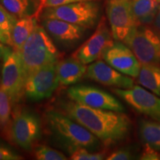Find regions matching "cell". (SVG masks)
Here are the masks:
<instances>
[{"instance_id": "d6a6232c", "label": "cell", "mask_w": 160, "mask_h": 160, "mask_svg": "<svg viewBox=\"0 0 160 160\" xmlns=\"http://www.w3.org/2000/svg\"><path fill=\"white\" fill-rule=\"evenodd\" d=\"M155 24L158 28L160 30V5H159V8H158L157 13L155 17Z\"/></svg>"}, {"instance_id": "836d02e7", "label": "cell", "mask_w": 160, "mask_h": 160, "mask_svg": "<svg viewBox=\"0 0 160 160\" xmlns=\"http://www.w3.org/2000/svg\"><path fill=\"white\" fill-rule=\"evenodd\" d=\"M157 1H158V2H159L160 3V0H157Z\"/></svg>"}, {"instance_id": "4fadbf2b", "label": "cell", "mask_w": 160, "mask_h": 160, "mask_svg": "<svg viewBox=\"0 0 160 160\" xmlns=\"http://www.w3.org/2000/svg\"><path fill=\"white\" fill-rule=\"evenodd\" d=\"M102 58L105 62L123 74L132 78L139 76L141 64L133 52L122 42H114Z\"/></svg>"}, {"instance_id": "1f68e13d", "label": "cell", "mask_w": 160, "mask_h": 160, "mask_svg": "<svg viewBox=\"0 0 160 160\" xmlns=\"http://www.w3.org/2000/svg\"><path fill=\"white\" fill-rule=\"evenodd\" d=\"M45 2H46V0H39V6H38L37 11H36L35 13H34V14L36 15V17H37V19L39 17V15L41 14L42 13L43 10L45 9Z\"/></svg>"}, {"instance_id": "8992f818", "label": "cell", "mask_w": 160, "mask_h": 160, "mask_svg": "<svg viewBox=\"0 0 160 160\" xmlns=\"http://www.w3.org/2000/svg\"><path fill=\"white\" fill-rule=\"evenodd\" d=\"M27 76L19 52L11 51L3 60L0 88L8 96L11 105H15L25 95Z\"/></svg>"}, {"instance_id": "603a6c76", "label": "cell", "mask_w": 160, "mask_h": 160, "mask_svg": "<svg viewBox=\"0 0 160 160\" xmlns=\"http://www.w3.org/2000/svg\"><path fill=\"white\" fill-rule=\"evenodd\" d=\"M34 155L38 160H67L68 158L57 150L39 145L35 148Z\"/></svg>"}, {"instance_id": "7c38bea8", "label": "cell", "mask_w": 160, "mask_h": 160, "mask_svg": "<svg viewBox=\"0 0 160 160\" xmlns=\"http://www.w3.org/2000/svg\"><path fill=\"white\" fill-rule=\"evenodd\" d=\"M107 16L113 39L123 42L138 24L132 13L130 0H108Z\"/></svg>"}, {"instance_id": "5b68a950", "label": "cell", "mask_w": 160, "mask_h": 160, "mask_svg": "<svg viewBox=\"0 0 160 160\" xmlns=\"http://www.w3.org/2000/svg\"><path fill=\"white\" fill-rule=\"evenodd\" d=\"M123 42L133 52L141 65H160V36L150 28L139 25Z\"/></svg>"}, {"instance_id": "52a82bcc", "label": "cell", "mask_w": 160, "mask_h": 160, "mask_svg": "<svg viewBox=\"0 0 160 160\" xmlns=\"http://www.w3.org/2000/svg\"><path fill=\"white\" fill-rule=\"evenodd\" d=\"M57 63L40 68L27 78L25 96L31 101H40L51 97L59 85Z\"/></svg>"}, {"instance_id": "d6986e66", "label": "cell", "mask_w": 160, "mask_h": 160, "mask_svg": "<svg viewBox=\"0 0 160 160\" xmlns=\"http://www.w3.org/2000/svg\"><path fill=\"white\" fill-rule=\"evenodd\" d=\"M137 82L160 97V65H141Z\"/></svg>"}, {"instance_id": "9c48e42d", "label": "cell", "mask_w": 160, "mask_h": 160, "mask_svg": "<svg viewBox=\"0 0 160 160\" xmlns=\"http://www.w3.org/2000/svg\"><path fill=\"white\" fill-rule=\"evenodd\" d=\"M113 91L142 114L160 122V97L138 85L128 89L113 88Z\"/></svg>"}, {"instance_id": "7402d4cb", "label": "cell", "mask_w": 160, "mask_h": 160, "mask_svg": "<svg viewBox=\"0 0 160 160\" xmlns=\"http://www.w3.org/2000/svg\"><path fill=\"white\" fill-rule=\"evenodd\" d=\"M11 102L8 96L0 88V128H5L11 119Z\"/></svg>"}, {"instance_id": "7a4b0ae2", "label": "cell", "mask_w": 160, "mask_h": 160, "mask_svg": "<svg viewBox=\"0 0 160 160\" xmlns=\"http://www.w3.org/2000/svg\"><path fill=\"white\" fill-rule=\"evenodd\" d=\"M18 52L27 78L40 68L57 62L60 56L48 33L38 25Z\"/></svg>"}, {"instance_id": "f546056e", "label": "cell", "mask_w": 160, "mask_h": 160, "mask_svg": "<svg viewBox=\"0 0 160 160\" xmlns=\"http://www.w3.org/2000/svg\"><path fill=\"white\" fill-rule=\"evenodd\" d=\"M12 51L9 47L5 45V44L0 41V60H4L8 53Z\"/></svg>"}, {"instance_id": "5bb4252c", "label": "cell", "mask_w": 160, "mask_h": 160, "mask_svg": "<svg viewBox=\"0 0 160 160\" xmlns=\"http://www.w3.org/2000/svg\"><path fill=\"white\" fill-rule=\"evenodd\" d=\"M86 77L103 85L128 89L134 85L132 77L120 73L107 62L97 60L87 68Z\"/></svg>"}, {"instance_id": "6da1fadb", "label": "cell", "mask_w": 160, "mask_h": 160, "mask_svg": "<svg viewBox=\"0 0 160 160\" xmlns=\"http://www.w3.org/2000/svg\"><path fill=\"white\" fill-rule=\"evenodd\" d=\"M64 114L95 135L106 146L123 140L129 134L131 120L123 112L94 108L71 99L59 104Z\"/></svg>"}, {"instance_id": "f1b7e54d", "label": "cell", "mask_w": 160, "mask_h": 160, "mask_svg": "<svg viewBox=\"0 0 160 160\" xmlns=\"http://www.w3.org/2000/svg\"><path fill=\"white\" fill-rule=\"evenodd\" d=\"M90 1H99V0H46L45 4V8L50 7H55L66 4L79 2H90Z\"/></svg>"}, {"instance_id": "ac0fdd59", "label": "cell", "mask_w": 160, "mask_h": 160, "mask_svg": "<svg viewBox=\"0 0 160 160\" xmlns=\"http://www.w3.org/2000/svg\"><path fill=\"white\" fill-rule=\"evenodd\" d=\"M159 3L157 0H130L132 13L138 25H148L155 19Z\"/></svg>"}, {"instance_id": "277c9868", "label": "cell", "mask_w": 160, "mask_h": 160, "mask_svg": "<svg viewBox=\"0 0 160 160\" xmlns=\"http://www.w3.org/2000/svg\"><path fill=\"white\" fill-rule=\"evenodd\" d=\"M99 5L95 1L79 2L44 9L43 19H57L85 28H91L97 23Z\"/></svg>"}, {"instance_id": "d4e9b609", "label": "cell", "mask_w": 160, "mask_h": 160, "mask_svg": "<svg viewBox=\"0 0 160 160\" xmlns=\"http://www.w3.org/2000/svg\"><path fill=\"white\" fill-rule=\"evenodd\" d=\"M17 19L18 18L11 14L0 3V28L10 38H11V31L15 23L17 22Z\"/></svg>"}, {"instance_id": "3957f363", "label": "cell", "mask_w": 160, "mask_h": 160, "mask_svg": "<svg viewBox=\"0 0 160 160\" xmlns=\"http://www.w3.org/2000/svg\"><path fill=\"white\" fill-rule=\"evenodd\" d=\"M46 121L55 135L68 147L97 148L100 140L88 130L61 112L50 110L46 113Z\"/></svg>"}, {"instance_id": "ffe728a7", "label": "cell", "mask_w": 160, "mask_h": 160, "mask_svg": "<svg viewBox=\"0 0 160 160\" xmlns=\"http://www.w3.org/2000/svg\"><path fill=\"white\" fill-rule=\"evenodd\" d=\"M139 135L145 145H148L157 151H160V122L140 119Z\"/></svg>"}, {"instance_id": "cb8c5ba5", "label": "cell", "mask_w": 160, "mask_h": 160, "mask_svg": "<svg viewBox=\"0 0 160 160\" xmlns=\"http://www.w3.org/2000/svg\"><path fill=\"white\" fill-rule=\"evenodd\" d=\"M72 160H102L105 159L103 153H91L88 149L79 147H69Z\"/></svg>"}, {"instance_id": "9a60e30c", "label": "cell", "mask_w": 160, "mask_h": 160, "mask_svg": "<svg viewBox=\"0 0 160 160\" xmlns=\"http://www.w3.org/2000/svg\"><path fill=\"white\" fill-rule=\"evenodd\" d=\"M42 25L53 39L65 45L79 41L85 31V28L57 19H43Z\"/></svg>"}, {"instance_id": "83f0119b", "label": "cell", "mask_w": 160, "mask_h": 160, "mask_svg": "<svg viewBox=\"0 0 160 160\" xmlns=\"http://www.w3.org/2000/svg\"><path fill=\"white\" fill-rule=\"evenodd\" d=\"M22 157L9 148L0 145V160H20Z\"/></svg>"}, {"instance_id": "e0dca14e", "label": "cell", "mask_w": 160, "mask_h": 160, "mask_svg": "<svg viewBox=\"0 0 160 160\" xmlns=\"http://www.w3.org/2000/svg\"><path fill=\"white\" fill-rule=\"evenodd\" d=\"M37 19L35 14L25 15L18 18L11 34V46L13 48L14 51H19L22 48L26 40L34 31L37 25Z\"/></svg>"}, {"instance_id": "4dcf8cb0", "label": "cell", "mask_w": 160, "mask_h": 160, "mask_svg": "<svg viewBox=\"0 0 160 160\" xmlns=\"http://www.w3.org/2000/svg\"><path fill=\"white\" fill-rule=\"evenodd\" d=\"M0 41H1L2 42H3L4 44H5V45H11V38L6 34L5 32H4L1 28H0Z\"/></svg>"}, {"instance_id": "44dd1931", "label": "cell", "mask_w": 160, "mask_h": 160, "mask_svg": "<svg viewBox=\"0 0 160 160\" xmlns=\"http://www.w3.org/2000/svg\"><path fill=\"white\" fill-rule=\"evenodd\" d=\"M31 0H0V3L17 18L25 15L30 5Z\"/></svg>"}, {"instance_id": "2e32d148", "label": "cell", "mask_w": 160, "mask_h": 160, "mask_svg": "<svg viewBox=\"0 0 160 160\" xmlns=\"http://www.w3.org/2000/svg\"><path fill=\"white\" fill-rule=\"evenodd\" d=\"M88 67L75 58H68L57 63L59 85L68 86L77 83L86 73Z\"/></svg>"}, {"instance_id": "484cf974", "label": "cell", "mask_w": 160, "mask_h": 160, "mask_svg": "<svg viewBox=\"0 0 160 160\" xmlns=\"http://www.w3.org/2000/svg\"><path fill=\"white\" fill-rule=\"evenodd\" d=\"M136 159L134 151L129 148H123L111 153L106 158L108 160H129Z\"/></svg>"}, {"instance_id": "e575fe53", "label": "cell", "mask_w": 160, "mask_h": 160, "mask_svg": "<svg viewBox=\"0 0 160 160\" xmlns=\"http://www.w3.org/2000/svg\"><path fill=\"white\" fill-rule=\"evenodd\" d=\"M0 82H1V79H0Z\"/></svg>"}, {"instance_id": "8fae6325", "label": "cell", "mask_w": 160, "mask_h": 160, "mask_svg": "<svg viewBox=\"0 0 160 160\" xmlns=\"http://www.w3.org/2000/svg\"><path fill=\"white\" fill-rule=\"evenodd\" d=\"M70 99L76 102L94 108L124 112L125 108L119 100L111 94L97 88L78 85L67 91Z\"/></svg>"}, {"instance_id": "ba28073f", "label": "cell", "mask_w": 160, "mask_h": 160, "mask_svg": "<svg viewBox=\"0 0 160 160\" xmlns=\"http://www.w3.org/2000/svg\"><path fill=\"white\" fill-rule=\"evenodd\" d=\"M113 37L105 17L98 24L93 34L72 54L80 62L88 65L102 58L105 51L113 45Z\"/></svg>"}, {"instance_id": "4316f807", "label": "cell", "mask_w": 160, "mask_h": 160, "mask_svg": "<svg viewBox=\"0 0 160 160\" xmlns=\"http://www.w3.org/2000/svg\"><path fill=\"white\" fill-rule=\"evenodd\" d=\"M139 159L142 160H159L160 153L159 151H157L148 145H145Z\"/></svg>"}, {"instance_id": "30bf717a", "label": "cell", "mask_w": 160, "mask_h": 160, "mask_svg": "<svg viewBox=\"0 0 160 160\" xmlns=\"http://www.w3.org/2000/svg\"><path fill=\"white\" fill-rule=\"evenodd\" d=\"M39 117L32 112L23 111L13 117L11 127L13 141L22 148L29 151L41 136Z\"/></svg>"}]
</instances>
